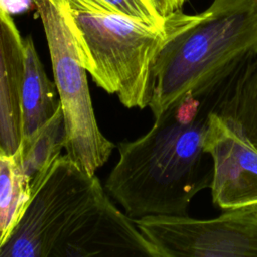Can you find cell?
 I'll return each instance as SVG.
<instances>
[{
    "label": "cell",
    "mask_w": 257,
    "mask_h": 257,
    "mask_svg": "<svg viewBox=\"0 0 257 257\" xmlns=\"http://www.w3.org/2000/svg\"><path fill=\"white\" fill-rule=\"evenodd\" d=\"M241 68L175 102L155 117L143 137L118 144L119 158L105 190L128 217L188 215L193 198L210 188L213 164L204 150L209 118L218 111Z\"/></svg>",
    "instance_id": "obj_1"
},
{
    "label": "cell",
    "mask_w": 257,
    "mask_h": 257,
    "mask_svg": "<svg viewBox=\"0 0 257 257\" xmlns=\"http://www.w3.org/2000/svg\"><path fill=\"white\" fill-rule=\"evenodd\" d=\"M257 55V0H213L162 46L149 107L155 117L219 82Z\"/></svg>",
    "instance_id": "obj_2"
},
{
    "label": "cell",
    "mask_w": 257,
    "mask_h": 257,
    "mask_svg": "<svg viewBox=\"0 0 257 257\" xmlns=\"http://www.w3.org/2000/svg\"><path fill=\"white\" fill-rule=\"evenodd\" d=\"M79 57L94 82L126 107L149 106L157 56L168 37L190 17L182 10L158 26L126 16L101 0H63Z\"/></svg>",
    "instance_id": "obj_3"
},
{
    "label": "cell",
    "mask_w": 257,
    "mask_h": 257,
    "mask_svg": "<svg viewBox=\"0 0 257 257\" xmlns=\"http://www.w3.org/2000/svg\"><path fill=\"white\" fill-rule=\"evenodd\" d=\"M40 16L66 132L67 157L88 175H95L114 145L100 132L90 98L86 69L63 0H33Z\"/></svg>",
    "instance_id": "obj_4"
},
{
    "label": "cell",
    "mask_w": 257,
    "mask_h": 257,
    "mask_svg": "<svg viewBox=\"0 0 257 257\" xmlns=\"http://www.w3.org/2000/svg\"><path fill=\"white\" fill-rule=\"evenodd\" d=\"M100 183L60 155L31 183L28 205L0 257H50L52 249L89 203Z\"/></svg>",
    "instance_id": "obj_5"
},
{
    "label": "cell",
    "mask_w": 257,
    "mask_h": 257,
    "mask_svg": "<svg viewBox=\"0 0 257 257\" xmlns=\"http://www.w3.org/2000/svg\"><path fill=\"white\" fill-rule=\"evenodd\" d=\"M161 257H257V205L199 220L188 215L133 219Z\"/></svg>",
    "instance_id": "obj_6"
},
{
    "label": "cell",
    "mask_w": 257,
    "mask_h": 257,
    "mask_svg": "<svg viewBox=\"0 0 257 257\" xmlns=\"http://www.w3.org/2000/svg\"><path fill=\"white\" fill-rule=\"evenodd\" d=\"M161 257L134 220L111 203L100 186L54 245L50 257Z\"/></svg>",
    "instance_id": "obj_7"
},
{
    "label": "cell",
    "mask_w": 257,
    "mask_h": 257,
    "mask_svg": "<svg viewBox=\"0 0 257 257\" xmlns=\"http://www.w3.org/2000/svg\"><path fill=\"white\" fill-rule=\"evenodd\" d=\"M204 150L213 164V204L222 211L257 205V148L217 111L210 115Z\"/></svg>",
    "instance_id": "obj_8"
},
{
    "label": "cell",
    "mask_w": 257,
    "mask_h": 257,
    "mask_svg": "<svg viewBox=\"0 0 257 257\" xmlns=\"http://www.w3.org/2000/svg\"><path fill=\"white\" fill-rule=\"evenodd\" d=\"M23 75V38L11 15L0 9V155H14L22 141Z\"/></svg>",
    "instance_id": "obj_9"
},
{
    "label": "cell",
    "mask_w": 257,
    "mask_h": 257,
    "mask_svg": "<svg viewBox=\"0 0 257 257\" xmlns=\"http://www.w3.org/2000/svg\"><path fill=\"white\" fill-rule=\"evenodd\" d=\"M24 75L21 88L22 139L44 125L60 107L57 89L38 57L30 36L23 38Z\"/></svg>",
    "instance_id": "obj_10"
},
{
    "label": "cell",
    "mask_w": 257,
    "mask_h": 257,
    "mask_svg": "<svg viewBox=\"0 0 257 257\" xmlns=\"http://www.w3.org/2000/svg\"><path fill=\"white\" fill-rule=\"evenodd\" d=\"M217 112L257 148V55L240 69Z\"/></svg>",
    "instance_id": "obj_11"
},
{
    "label": "cell",
    "mask_w": 257,
    "mask_h": 257,
    "mask_svg": "<svg viewBox=\"0 0 257 257\" xmlns=\"http://www.w3.org/2000/svg\"><path fill=\"white\" fill-rule=\"evenodd\" d=\"M30 195L31 180L18 157L0 155V247L21 219Z\"/></svg>",
    "instance_id": "obj_12"
},
{
    "label": "cell",
    "mask_w": 257,
    "mask_h": 257,
    "mask_svg": "<svg viewBox=\"0 0 257 257\" xmlns=\"http://www.w3.org/2000/svg\"><path fill=\"white\" fill-rule=\"evenodd\" d=\"M66 132L61 105L39 130L24 138L15 153L31 183L60 156L65 148Z\"/></svg>",
    "instance_id": "obj_13"
},
{
    "label": "cell",
    "mask_w": 257,
    "mask_h": 257,
    "mask_svg": "<svg viewBox=\"0 0 257 257\" xmlns=\"http://www.w3.org/2000/svg\"><path fill=\"white\" fill-rule=\"evenodd\" d=\"M114 10L147 23L162 26L167 17H163L150 0H101Z\"/></svg>",
    "instance_id": "obj_14"
},
{
    "label": "cell",
    "mask_w": 257,
    "mask_h": 257,
    "mask_svg": "<svg viewBox=\"0 0 257 257\" xmlns=\"http://www.w3.org/2000/svg\"><path fill=\"white\" fill-rule=\"evenodd\" d=\"M33 0H0V9L11 15L28 10Z\"/></svg>",
    "instance_id": "obj_15"
},
{
    "label": "cell",
    "mask_w": 257,
    "mask_h": 257,
    "mask_svg": "<svg viewBox=\"0 0 257 257\" xmlns=\"http://www.w3.org/2000/svg\"><path fill=\"white\" fill-rule=\"evenodd\" d=\"M152 2V4L155 6V8L157 9V11L163 16V17H167L170 14H172L173 12H175L172 9V6L170 4L169 0H150Z\"/></svg>",
    "instance_id": "obj_16"
},
{
    "label": "cell",
    "mask_w": 257,
    "mask_h": 257,
    "mask_svg": "<svg viewBox=\"0 0 257 257\" xmlns=\"http://www.w3.org/2000/svg\"><path fill=\"white\" fill-rule=\"evenodd\" d=\"M169 1H170L171 6H172V9L174 11H179V10L182 9L186 0H169Z\"/></svg>",
    "instance_id": "obj_17"
}]
</instances>
